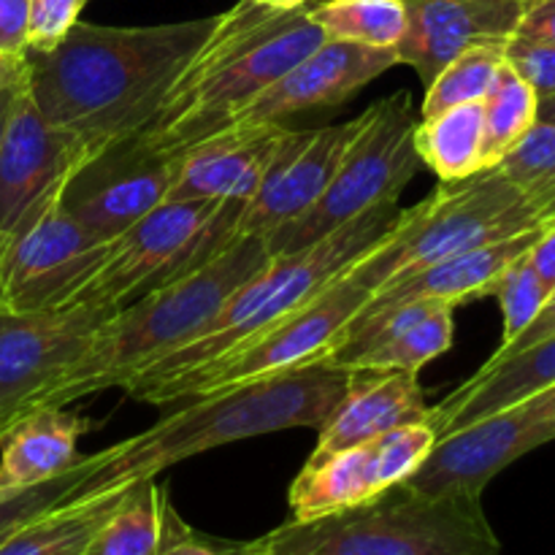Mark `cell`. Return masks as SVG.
Masks as SVG:
<instances>
[{
  "label": "cell",
  "instance_id": "cell-1",
  "mask_svg": "<svg viewBox=\"0 0 555 555\" xmlns=\"http://www.w3.org/2000/svg\"><path fill=\"white\" fill-rule=\"evenodd\" d=\"M215 25L217 16L150 27L79 20L49 52H25L27 92L85 166L150 122Z\"/></svg>",
  "mask_w": 555,
  "mask_h": 555
},
{
  "label": "cell",
  "instance_id": "cell-2",
  "mask_svg": "<svg viewBox=\"0 0 555 555\" xmlns=\"http://www.w3.org/2000/svg\"><path fill=\"white\" fill-rule=\"evenodd\" d=\"M325 41L309 5L280 11L238 0L179 74L133 144L173 157L231 122L238 108L274 85Z\"/></svg>",
  "mask_w": 555,
  "mask_h": 555
},
{
  "label": "cell",
  "instance_id": "cell-3",
  "mask_svg": "<svg viewBox=\"0 0 555 555\" xmlns=\"http://www.w3.org/2000/svg\"><path fill=\"white\" fill-rule=\"evenodd\" d=\"M347 377L345 369L314 363L225 393L190 399V406L160 417L146 431L85 455L87 475L76 493L150 480L179 461L242 439L287 428H320L345 396Z\"/></svg>",
  "mask_w": 555,
  "mask_h": 555
},
{
  "label": "cell",
  "instance_id": "cell-4",
  "mask_svg": "<svg viewBox=\"0 0 555 555\" xmlns=\"http://www.w3.org/2000/svg\"><path fill=\"white\" fill-rule=\"evenodd\" d=\"M269 260L266 236L238 238L204 269L166 282L108 314L85 352L38 399L36 410H65L92 393L122 388L130 377L195 339L220 312L228 296Z\"/></svg>",
  "mask_w": 555,
  "mask_h": 555
},
{
  "label": "cell",
  "instance_id": "cell-5",
  "mask_svg": "<svg viewBox=\"0 0 555 555\" xmlns=\"http://www.w3.org/2000/svg\"><path fill=\"white\" fill-rule=\"evenodd\" d=\"M404 211L406 209H399V201H385L298 253L271 255V260L258 274L249 276L228 296L220 312L195 339L168 352L166 358L130 377L125 385L171 377V374L215 361L242 341L263 334L280 320L291 318L304 304L345 276L377 244H383L404 220Z\"/></svg>",
  "mask_w": 555,
  "mask_h": 555
},
{
  "label": "cell",
  "instance_id": "cell-6",
  "mask_svg": "<svg viewBox=\"0 0 555 555\" xmlns=\"http://www.w3.org/2000/svg\"><path fill=\"white\" fill-rule=\"evenodd\" d=\"M266 555H499L482 496H423L404 482L377 499L309 524L276 526Z\"/></svg>",
  "mask_w": 555,
  "mask_h": 555
},
{
  "label": "cell",
  "instance_id": "cell-7",
  "mask_svg": "<svg viewBox=\"0 0 555 555\" xmlns=\"http://www.w3.org/2000/svg\"><path fill=\"white\" fill-rule=\"evenodd\" d=\"M547 222L502 168H486L459 182H439L437 193L406 209L399 228L358 260L350 276L374 293L439 260Z\"/></svg>",
  "mask_w": 555,
  "mask_h": 555
},
{
  "label": "cell",
  "instance_id": "cell-8",
  "mask_svg": "<svg viewBox=\"0 0 555 555\" xmlns=\"http://www.w3.org/2000/svg\"><path fill=\"white\" fill-rule=\"evenodd\" d=\"M369 298H372V291L352 280L347 271L291 318L274 323L255 339L242 341L225 356L188 369V372L171 374V377L125 385L122 390L130 399L163 406L201 399V396L225 393L238 385L314 366L336 350L341 334L366 307Z\"/></svg>",
  "mask_w": 555,
  "mask_h": 555
},
{
  "label": "cell",
  "instance_id": "cell-9",
  "mask_svg": "<svg viewBox=\"0 0 555 555\" xmlns=\"http://www.w3.org/2000/svg\"><path fill=\"white\" fill-rule=\"evenodd\" d=\"M415 125L410 90H399L372 103L358 117L356 135L325 193L301 217L266 238L269 253H298L372 206L399 201L401 190L423 166L415 150Z\"/></svg>",
  "mask_w": 555,
  "mask_h": 555
},
{
  "label": "cell",
  "instance_id": "cell-10",
  "mask_svg": "<svg viewBox=\"0 0 555 555\" xmlns=\"http://www.w3.org/2000/svg\"><path fill=\"white\" fill-rule=\"evenodd\" d=\"M217 201H163L135 225L112 238L98 269L65 298L63 307L117 309L184 276L190 253Z\"/></svg>",
  "mask_w": 555,
  "mask_h": 555
},
{
  "label": "cell",
  "instance_id": "cell-11",
  "mask_svg": "<svg viewBox=\"0 0 555 555\" xmlns=\"http://www.w3.org/2000/svg\"><path fill=\"white\" fill-rule=\"evenodd\" d=\"M108 309L74 304L38 312L0 307V442L85 352Z\"/></svg>",
  "mask_w": 555,
  "mask_h": 555
},
{
  "label": "cell",
  "instance_id": "cell-12",
  "mask_svg": "<svg viewBox=\"0 0 555 555\" xmlns=\"http://www.w3.org/2000/svg\"><path fill=\"white\" fill-rule=\"evenodd\" d=\"M434 442L431 423H410L320 461H307L287 493L291 520L309 524L372 502L415 475Z\"/></svg>",
  "mask_w": 555,
  "mask_h": 555
},
{
  "label": "cell",
  "instance_id": "cell-13",
  "mask_svg": "<svg viewBox=\"0 0 555 555\" xmlns=\"http://www.w3.org/2000/svg\"><path fill=\"white\" fill-rule=\"evenodd\" d=\"M553 439V423L540 399L531 396L439 437L404 486L423 496H482L499 472Z\"/></svg>",
  "mask_w": 555,
  "mask_h": 555
},
{
  "label": "cell",
  "instance_id": "cell-14",
  "mask_svg": "<svg viewBox=\"0 0 555 555\" xmlns=\"http://www.w3.org/2000/svg\"><path fill=\"white\" fill-rule=\"evenodd\" d=\"M79 168L70 141L41 117L25 87L0 150V266L20 238L60 204Z\"/></svg>",
  "mask_w": 555,
  "mask_h": 555
},
{
  "label": "cell",
  "instance_id": "cell-15",
  "mask_svg": "<svg viewBox=\"0 0 555 555\" xmlns=\"http://www.w3.org/2000/svg\"><path fill=\"white\" fill-rule=\"evenodd\" d=\"M108 244L54 204L0 266V307L11 312L63 307L98 269Z\"/></svg>",
  "mask_w": 555,
  "mask_h": 555
},
{
  "label": "cell",
  "instance_id": "cell-16",
  "mask_svg": "<svg viewBox=\"0 0 555 555\" xmlns=\"http://www.w3.org/2000/svg\"><path fill=\"white\" fill-rule=\"evenodd\" d=\"M173 157L119 141L79 168L63 190V209L76 222L112 242L168 198Z\"/></svg>",
  "mask_w": 555,
  "mask_h": 555
},
{
  "label": "cell",
  "instance_id": "cell-17",
  "mask_svg": "<svg viewBox=\"0 0 555 555\" xmlns=\"http://www.w3.org/2000/svg\"><path fill=\"white\" fill-rule=\"evenodd\" d=\"M393 65H399L396 49L325 38L301 63L238 108L228 125H285L296 114L345 106L356 92Z\"/></svg>",
  "mask_w": 555,
  "mask_h": 555
},
{
  "label": "cell",
  "instance_id": "cell-18",
  "mask_svg": "<svg viewBox=\"0 0 555 555\" xmlns=\"http://www.w3.org/2000/svg\"><path fill=\"white\" fill-rule=\"evenodd\" d=\"M356 130L358 117L328 128H287L260 179V188L244 206L238 238H269L282 225L301 217L325 193Z\"/></svg>",
  "mask_w": 555,
  "mask_h": 555
},
{
  "label": "cell",
  "instance_id": "cell-19",
  "mask_svg": "<svg viewBox=\"0 0 555 555\" xmlns=\"http://www.w3.org/2000/svg\"><path fill=\"white\" fill-rule=\"evenodd\" d=\"M404 5L406 33L396 54L428 87L469 47L507 43L518 30L526 0H404Z\"/></svg>",
  "mask_w": 555,
  "mask_h": 555
},
{
  "label": "cell",
  "instance_id": "cell-20",
  "mask_svg": "<svg viewBox=\"0 0 555 555\" xmlns=\"http://www.w3.org/2000/svg\"><path fill=\"white\" fill-rule=\"evenodd\" d=\"M453 307L412 301L350 323L336 350L323 363L345 372H421L428 361L450 350L455 334Z\"/></svg>",
  "mask_w": 555,
  "mask_h": 555
},
{
  "label": "cell",
  "instance_id": "cell-21",
  "mask_svg": "<svg viewBox=\"0 0 555 555\" xmlns=\"http://www.w3.org/2000/svg\"><path fill=\"white\" fill-rule=\"evenodd\" d=\"M287 125H228L173 155V179L166 201H222L249 204L260 188Z\"/></svg>",
  "mask_w": 555,
  "mask_h": 555
},
{
  "label": "cell",
  "instance_id": "cell-22",
  "mask_svg": "<svg viewBox=\"0 0 555 555\" xmlns=\"http://www.w3.org/2000/svg\"><path fill=\"white\" fill-rule=\"evenodd\" d=\"M428 417L431 406L426 404L415 372L356 369L347 377V390L336 410L318 428V444L309 461H320L410 423H428Z\"/></svg>",
  "mask_w": 555,
  "mask_h": 555
},
{
  "label": "cell",
  "instance_id": "cell-23",
  "mask_svg": "<svg viewBox=\"0 0 555 555\" xmlns=\"http://www.w3.org/2000/svg\"><path fill=\"white\" fill-rule=\"evenodd\" d=\"M542 228L545 225L515 233V236L469 249V253L453 255V258L439 260V263L428 266V269L417 271L406 280L379 287V291L372 293L366 307L356 314L352 323H361V320H369L374 314L412 301H437L455 309L466 301H475V298L493 296L504 271L534 247Z\"/></svg>",
  "mask_w": 555,
  "mask_h": 555
},
{
  "label": "cell",
  "instance_id": "cell-24",
  "mask_svg": "<svg viewBox=\"0 0 555 555\" xmlns=\"http://www.w3.org/2000/svg\"><path fill=\"white\" fill-rule=\"evenodd\" d=\"M555 385V334L504 361L482 366L461 388H455L442 404L431 406L428 423L437 431V439L450 431L482 421V417L520 404L531 396Z\"/></svg>",
  "mask_w": 555,
  "mask_h": 555
},
{
  "label": "cell",
  "instance_id": "cell-25",
  "mask_svg": "<svg viewBox=\"0 0 555 555\" xmlns=\"http://www.w3.org/2000/svg\"><path fill=\"white\" fill-rule=\"evenodd\" d=\"M85 431H90V421L57 406L22 417L0 442V493L38 486L68 472L79 461L76 444Z\"/></svg>",
  "mask_w": 555,
  "mask_h": 555
},
{
  "label": "cell",
  "instance_id": "cell-26",
  "mask_svg": "<svg viewBox=\"0 0 555 555\" xmlns=\"http://www.w3.org/2000/svg\"><path fill=\"white\" fill-rule=\"evenodd\" d=\"M133 486V482H130ZM130 486L70 493L0 545V555H81L98 526L122 502Z\"/></svg>",
  "mask_w": 555,
  "mask_h": 555
},
{
  "label": "cell",
  "instance_id": "cell-27",
  "mask_svg": "<svg viewBox=\"0 0 555 555\" xmlns=\"http://www.w3.org/2000/svg\"><path fill=\"white\" fill-rule=\"evenodd\" d=\"M171 507L168 488L157 486L155 477L135 480L81 555H160Z\"/></svg>",
  "mask_w": 555,
  "mask_h": 555
},
{
  "label": "cell",
  "instance_id": "cell-28",
  "mask_svg": "<svg viewBox=\"0 0 555 555\" xmlns=\"http://www.w3.org/2000/svg\"><path fill=\"white\" fill-rule=\"evenodd\" d=\"M415 150L439 182H459L486 171L482 160V101L461 103L415 125Z\"/></svg>",
  "mask_w": 555,
  "mask_h": 555
},
{
  "label": "cell",
  "instance_id": "cell-29",
  "mask_svg": "<svg viewBox=\"0 0 555 555\" xmlns=\"http://www.w3.org/2000/svg\"><path fill=\"white\" fill-rule=\"evenodd\" d=\"M537 92L504 60L491 90L482 98V160L496 168L537 125Z\"/></svg>",
  "mask_w": 555,
  "mask_h": 555
},
{
  "label": "cell",
  "instance_id": "cell-30",
  "mask_svg": "<svg viewBox=\"0 0 555 555\" xmlns=\"http://www.w3.org/2000/svg\"><path fill=\"white\" fill-rule=\"evenodd\" d=\"M309 16L334 41L396 49L406 33L404 0H314Z\"/></svg>",
  "mask_w": 555,
  "mask_h": 555
},
{
  "label": "cell",
  "instance_id": "cell-31",
  "mask_svg": "<svg viewBox=\"0 0 555 555\" xmlns=\"http://www.w3.org/2000/svg\"><path fill=\"white\" fill-rule=\"evenodd\" d=\"M504 63V43H480L450 60L426 87L421 117H434L461 103L482 101Z\"/></svg>",
  "mask_w": 555,
  "mask_h": 555
},
{
  "label": "cell",
  "instance_id": "cell-32",
  "mask_svg": "<svg viewBox=\"0 0 555 555\" xmlns=\"http://www.w3.org/2000/svg\"><path fill=\"white\" fill-rule=\"evenodd\" d=\"M499 168L542 217L555 220V125L537 122Z\"/></svg>",
  "mask_w": 555,
  "mask_h": 555
},
{
  "label": "cell",
  "instance_id": "cell-33",
  "mask_svg": "<svg viewBox=\"0 0 555 555\" xmlns=\"http://www.w3.org/2000/svg\"><path fill=\"white\" fill-rule=\"evenodd\" d=\"M526 255L504 271L502 282H499L496 291H493V296L499 298V307H502L504 314L502 345H509L513 339H518V336L534 323L537 314L545 309V304L551 301L553 296L551 287H547L545 282L537 276V271L531 269Z\"/></svg>",
  "mask_w": 555,
  "mask_h": 555
},
{
  "label": "cell",
  "instance_id": "cell-34",
  "mask_svg": "<svg viewBox=\"0 0 555 555\" xmlns=\"http://www.w3.org/2000/svg\"><path fill=\"white\" fill-rule=\"evenodd\" d=\"M87 464L85 455L70 466L68 472H63L60 477H52L47 482H38V486L20 488V491L0 493V545L9 540L11 534L27 526L30 520H36L38 515L47 513L49 507H54L57 502L68 499L70 493L79 488V482L85 480Z\"/></svg>",
  "mask_w": 555,
  "mask_h": 555
},
{
  "label": "cell",
  "instance_id": "cell-35",
  "mask_svg": "<svg viewBox=\"0 0 555 555\" xmlns=\"http://www.w3.org/2000/svg\"><path fill=\"white\" fill-rule=\"evenodd\" d=\"M87 0H30L27 11V52H49L79 22Z\"/></svg>",
  "mask_w": 555,
  "mask_h": 555
},
{
  "label": "cell",
  "instance_id": "cell-36",
  "mask_svg": "<svg viewBox=\"0 0 555 555\" xmlns=\"http://www.w3.org/2000/svg\"><path fill=\"white\" fill-rule=\"evenodd\" d=\"M504 60L515 68V74L537 92V98H547L555 92V47L553 43L529 41L513 36L504 43Z\"/></svg>",
  "mask_w": 555,
  "mask_h": 555
},
{
  "label": "cell",
  "instance_id": "cell-37",
  "mask_svg": "<svg viewBox=\"0 0 555 555\" xmlns=\"http://www.w3.org/2000/svg\"><path fill=\"white\" fill-rule=\"evenodd\" d=\"M160 555H266L260 551L258 540L255 542H225L215 537H204L195 529H190L177 513V507L168 509V529L166 545Z\"/></svg>",
  "mask_w": 555,
  "mask_h": 555
},
{
  "label": "cell",
  "instance_id": "cell-38",
  "mask_svg": "<svg viewBox=\"0 0 555 555\" xmlns=\"http://www.w3.org/2000/svg\"><path fill=\"white\" fill-rule=\"evenodd\" d=\"M27 11L30 0H0V52H27Z\"/></svg>",
  "mask_w": 555,
  "mask_h": 555
},
{
  "label": "cell",
  "instance_id": "cell-39",
  "mask_svg": "<svg viewBox=\"0 0 555 555\" xmlns=\"http://www.w3.org/2000/svg\"><path fill=\"white\" fill-rule=\"evenodd\" d=\"M515 36L555 47V0H526Z\"/></svg>",
  "mask_w": 555,
  "mask_h": 555
},
{
  "label": "cell",
  "instance_id": "cell-40",
  "mask_svg": "<svg viewBox=\"0 0 555 555\" xmlns=\"http://www.w3.org/2000/svg\"><path fill=\"white\" fill-rule=\"evenodd\" d=\"M553 334H555V293L551 296V301L545 304V309H542V312L537 314L534 323H531L529 328H526L524 334L518 336V339H513V341H509V345H499V350L493 352L491 358H488V366H491V363L504 361V358L515 356V352L526 350V347L537 345V341L547 339V336H553Z\"/></svg>",
  "mask_w": 555,
  "mask_h": 555
},
{
  "label": "cell",
  "instance_id": "cell-41",
  "mask_svg": "<svg viewBox=\"0 0 555 555\" xmlns=\"http://www.w3.org/2000/svg\"><path fill=\"white\" fill-rule=\"evenodd\" d=\"M526 258H529L531 269L537 271V276H540V280L555 293V220L542 228L540 238H537L534 247L529 249Z\"/></svg>",
  "mask_w": 555,
  "mask_h": 555
},
{
  "label": "cell",
  "instance_id": "cell-42",
  "mask_svg": "<svg viewBox=\"0 0 555 555\" xmlns=\"http://www.w3.org/2000/svg\"><path fill=\"white\" fill-rule=\"evenodd\" d=\"M25 87H27V70L20 76V79L11 81V85H5L3 90H0V150H3L5 144V135H9L16 106H20L22 95H25Z\"/></svg>",
  "mask_w": 555,
  "mask_h": 555
},
{
  "label": "cell",
  "instance_id": "cell-43",
  "mask_svg": "<svg viewBox=\"0 0 555 555\" xmlns=\"http://www.w3.org/2000/svg\"><path fill=\"white\" fill-rule=\"evenodd\" d=\"M27 70V54H5L0 52V90L11 81L20 79Z\"/></svg>",
  "mask_w": 555,
  "mask_h": 555
},
{
  "label": "cell",
  "instance_id": "cell-44",
  "mask_svg": "<svg viewBox=\"0 0 555 555\" xmlns=\"http://www.w3.org/2000/svg\"><path fill=\"white\" fill-rule=\"evenodd\" d=\"M537 122L555 125V92L547 98H540V106H537Z\"/></svg>",
  "mask_w": 555,
  "mask_h": 555
},
{
  "label": "cell",
  "instance_id": "cell-45",
  "mask_svg": "<svg viewBox=\"0 0 555 555\" xmlns=\"http://www.w3.org/2000/svg\"><path fill=\"white\" fill-rule=\"evenodd\" d=\"M537 399H540V404H542V410H545L547 421H551L553 428H555V385H553V388L542 390V393H537Z\"/></svg>",
  "mask_w": 555,
  "mask_h": 555
},
{
  "label": "cell",
  "instance_id": "cell-46",
  "mask_svg": "<svg viewBox=\"0 0 555 555\" xmlns=\"http://www.w3.org/2000/svg\"><path fill=\"white\" fill-rule=\"evenodd\" d=\"M260 5H269V9H280V11H291V9H301V5L314 3V0H255Z\"/></svg>",
  "mask_w": 555,
  "mask_h": 555
}]
</instances>
